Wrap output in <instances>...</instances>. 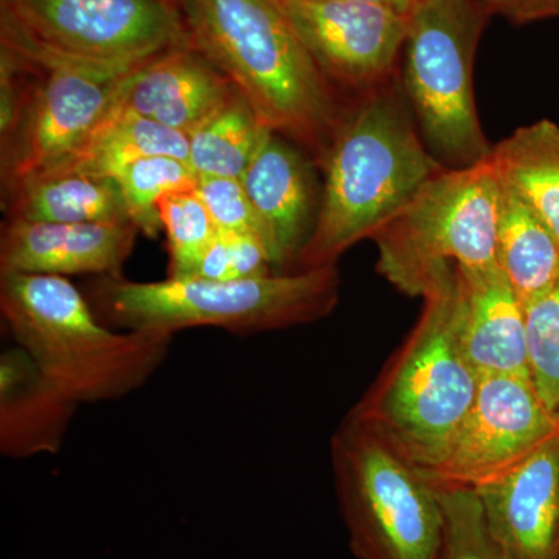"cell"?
I'll use <instances>...</instances> for the list:
<instances>
[{
  "label": "cell",
  "instance_id": "6da1fadb",
  "mask_svg": "<svg viewBox=\"0 0 559 559\" xmlns=\"http://www.w3.org/2000/svg\"><path fill=\"white\" fill-rule=\"evenodd\" d=\"M193 47L261 123L322 168L352 102L320 72L274 0H178Z\"/></svg>",
  "mask_w": 559,
  "mask_h": 559
},
{
  "label": "cell",
  "instance_id": "7a4b0ae2",
  "mask_svg": "<svg viewBox=\"0 0 559 559\" xmlns=\"http://www.w3.org/2000/svg\"><path fill=\"white\" fill-rule=\"evenodd\" d=\"M443 168L419 135L401 81L355 98L320 168L325 182L314 231L296 261L300 271L336 264L373 238Z\"/></svg>",
  "mask_w": 559,
  "mask_h": 559
},
{
  "label": "cell",
  "instance_id": "3957f363",
  "mask_svg": "<svg viewBox=\"0 0 559 559\" xmlns=\"http://www.w3.org/2000/svg\"><path fill=\"white\" fill-rule=\"evenodd\" d=\"M0 312L17 347L76 406L120 400L142 388L167 359L175 336L108 329L61 275L0 272Z\"/></svg>",
  "mask_w": 559,
  "mask_h": 559
},
{
  "label": "cell",
  "instance_id": "277c9868",
  "mask_svg": "<svg viewBox=\"0 0 559 559\" xmlns=\"http://www.w3.org/2000/svg\"><path fill=\"white\" fill-rule=\"evenodd\" d=\"M340 296L336 264L293 274L207 280L168 277L131 282L120 274L92 283L90 304L100 322L121 330L215 326L240 336L312 322L330 314Z\"/></svg>",
  "mask_w": 559,
  "mask_h": 559
},
{
  "label": "cell",
  "instance_id": "5b68a950",
  "mask_svg": "<svg viewBox=\"0 0 559 559\" xmlns=\"http://www.w3.org/2000/svg\"><path fill=\"white\" fill-rule=\"evenodd\" d=\"M500 179L489 157L443 168L374 234L378 271L409 296L450 289L460 274L496 270Z\"/></svg>",
  "mask_w": 559,
  "mask_h": 559
},
{
  "label": "cell",
  "instance_id": "8992f818",
  "mask_svg": "<svg viewBox=\"0 0 559 559\" xmlns=\"http://www.w3.org/2000/svg\"><path fill=\"white\" fill-rule=\"evenodd\" d=\"M491 16L484 0H415L409 13L401 86L426 148L450 170L491 154L474 100V62Z\"/></svg>",
  "mask_w": 559,
  "mask_h": 559
},
{
  "label": "cell",
  "instance_id": "52a82bcc",
  "mask_svg": "<svg viewBox=\"0 0 559 559\" xmlns=\"http://www.w3.org/2000/svg\"><path fill=\"white\" fill-rule=\"evenodd\" d=\"M187 44L175 0H0V49L36 68L135 66Z\"/></svg>",
  "mask_w": 559,
  "mask_h": 559
},
{
  "label": "cell",
  "instance_id": "ba28073f",
  "mask_svg": "<svg viewBox=\"0 0 559 559\" xmlns=\"http://www.w3.org/2000/svg\"><path fill=\"white\" fill-rule=\"evenodd\" d=\"M417 334L382 400L381 419L401 455L419 473L437 468L476 400L479 374L460 345L463 290L430 296Z\"/></svg>",
  "mask_w": 559,
  "mask_h": 559
},
{
  "label": "cell",
  "instance_id": "9c48e42d",
  "mask_svg": "<svg viewBox=\"0 0 559 559\" xmlns=\"http://www.w3.org/2000/svg\"><path fill=\"white\" fill-rule=\"evenodd\" d=\"M342 507L359 559H439L443 510L437 489L373 437L340 444Z\"/></svg>",
  "mask_w": 559,
  "mask_h": 559
},
{
  "label": "cell",
  "instance_id": "30bf717a",
  "mask_svg": "<svg viewBox=\"0 0 559 559\" xmlns=\"http://www.w3.org/2000/svg\"><path fill=\"white\" fill-rule=\"evenodd\" d=\"M25 64L31 76L24 97L0 131L2 197L64 165L106 116L124 79L142 66Z\"/></svg>",
  "mask_w": 559,
  "mask_h": 559
},
{
  "label": "cell",
  "instance_id": "8fae6325",
  "mask_svg": "<svg viewBox=\"0 0 559 559\" xmlns=\"http://www.w3.org/2000/svg\"><path fill=\"white\" fill-rule=\"evenodd\" d=\"M297 38L349 102L395 79L409 14L347 0H274Z\"/></svg>",
  "mask_w": 559,
  "mask_h": 559
},
{
  "label": "cell",
  "instance_id": "7c38bea8",
  "mask_svg": "<svg viewBox=\"0 0 559 559\" xmlns=\"http://www.w3.org/2000/svg\"><path fill=\"white\" fill-rule=\"evenodd\" d=\"M559 433L530 378L481 377L476 400L447 457L418 473L432 487H476L520 463Z\"/></svg>",
  "mask_w": 559,
  "mask_h": 559
},
{
  "label": "cell",
  "instance_id": "4fadbf2b",
  "mask_svg": "<svg viewBox=\"0 0 559 559\" xmlns=\"http://www.w3.org/2000/svg\"><path fill=\"white\" fill-rule=\"evenodd\" d=\"M473 488L507 559H559V433Z\"/></svg>",
  "mask_w": 559,
  "mask_h": 559
},
{
  "label": "cell",
  "instance_id": "5bb4252c",
  "mask_svg": "<svg viewBox=\"0 0 559 559\" xmlns=\"http://www.w3.org/2000/svg\"><path fill=\"white\" fill-rule=\"evenodd\" d=\"M314 168L299 146L271 132L242 175L272 267L297 261L314 231L322 194Z\"/></svg>",
  "mask_w": 559,
  "mask_h": 559
},
{
  "label": "cell",
  "instance_id": "9a60e30c",
  "mask_svg": "<svg viewBox=\"0 0 559 559\" xmlns=\"http://www.w3.org/2000/svg\"><path fill=\"white\" fill-rule=\"evenodd\" d=\"M140 229L128 223L3 221L0 272L76 275L120 274Z\"/></svg>",
  "mask_w": 559,
  "mask_h": 559
},
{
  "label": "cell",
  "instance_id": "2e32d148",
  "mask_svg": "<svg viewBox=\"0 0 559 559\" xmlns=\"http://www.w3.org/2000/svg\"><path fill=\"white\" fill-rule=\"evenodd\" d=\"M234 84L193 44L176 47L132 70L117 105L189 135L237 94Z\"/></svg>",
  "mask_w": 559,
  "mask_h": 559
},
{
  "label": "cell",
  "instance_id": "e0dca14e",
  "mask_svg": "<svg viewBox=\"0 0 559 559\" xmlns=\"http://www.w3.org/2000/svg\"><path fill=\"white\" fill-rule=\"evenodd\" d=\"M463 290L460 345L481 377L530 378L525 312L499 267L460 274Z\"/></svg>",
  "mask_w": 559,
  "mask_h": 559
},
{
  "label": "cell",
  "instance_id": "ac0fdd59",
  "mask_svg": "<svg viewBox=\"0 0 559 559\" xmlns=\"http://www.w3.org/2000/svg\"><path fill=\"white\" fill-rule=\"evenodd\" d=\"M76 404L57 392L24 348L0 358V450L13 459L60 451Z\"/></svg>",
  "mask_w": 559,
  "mask_h": 559
},
{
  "label": "cell",
  "instance_id": "d6986e66",
  "mask_svg": "<svg viewBox=\"0 0 559 559\" xmlns=\"http://www.w3.org/2000/svg\"><path fill=\"white\" fill-rule=\"evenodd\" d=\"M2 202L5 221L69 224L132 221L116 179L81 173L31 180L3 194Z\"/></svg>",
  "mask_w": 559,
  "mask_h": 559
},
{
  "label": "cell",
  "instance_id": "ffe728a7",
  "mask_svg": "<svg viewBox=\"0 0 559 559\" xmlns=\"http://www.w3.org/2000/svg\"><path fill=\"white\" fill-rule=\"evenodd\" d=\"M500 186L496 259L522 307H527L558 283L559 242L516 191Z\"/></svg>",
  "mask_w": 559,
  "mask_h": 559
},
{
  "label": "cell",
  "instance_id": "44dd1931",
  "mask_svg": "<svg viewBox=\"0 0 559 559\" xmlns=\"http://www.w3.org/2000/svg\"><path fill=\"white\" fill-rule=\"evenodd\" d=\"M154 156H170L189 162V138L183 132L121 108L114 100L83 146L58 170L46 176L81 173L114 179L121 168L132 162Z\"/></svg>",
  "mask_w": 559,
  "mask_h": 559
},
{
  "label": "cell",
  "instance_id": "7402d4cb",
  "mask_svg": "<svg viewBox=\"0 0 559 559\" xmlns=\"http://www.w3.org/2000/svg\"><path fill=\"white\" fill-rule=\"evenodd\" d=\"M500 182L535 210L559 242V124L539 120L492 146Z\"/></svg>",
  "mask_w": 559,
  "mask_h": 559
},
{
  "label": "cell",
  "instance_id": "603a6c76",
  "mask_svg": "<svg viewBox=\"0 0 559 559\" xmlns=\"http://www.w3.org/2000/svg\"><path fill=\"white\" fill-rule=\"evenodd\" d=\"M271 132L237 92L227 105L187 135L190 165L198 176L241 179Z\"/></svg>",
  "mask_w": 559,
  "mask_h": 559
},
{
  "label": "cell",
  "instance_id": "cb8c5ba5",
  "mask_svg": "<svg viewBox=\"0 0 559 559\" xmlns=\"http://www.w3.org/2000/svg\"><path fill=\"white\" fill-rule=\"evenodd\" d=\"M114 179L119 183L131 218L146 237L162 229L157 202L167 194L197 190L200 176L189 162L170 156L145 157L121 168Z\"/></svg>",
  "mask_w": 559,
  "mask_h": 559
},
{
  "label": "cell",
  "instance_id": "d4e9b609",
  "mask_svg": "<svg viewBox=\"0 0 559 559\" xmlns=\"http://www.w3.org/2000/svg\"><path fill=\"white\" fill-rule=\"evenodd\" d=\"M443 510L439 559H507L489 532L484 507L473 487H433Z\"/></svg>",
  "mask_w": 559,
  "mask_h": 559
},
{
  "label": "cell",
  "instance_id": "484cf974",
  "mask_svg": "<svg viewBox=\"0 0 559 559\" xmlns=\"http://www.w3.org/2000/svg\"><path fill=\"white\" fill-rule=\"evenodd\" d=\"M157 212L167 231L168 277H191L218 229L194 190L167 194L157 202Z\"/></svg>",
  "mask_w": 559,
  "mask_h": 559
},
{
  "label": "cell",
  "instance_id": "4316f807",
  "mask_svg": "<svg viewBox=\"0 0 559 559\" xmlns=\"http://www.w3.org/2000/svg\"><path fill=\"white\" fill-rule=\"evenodd\" d=\"M524 312L530 380L544 406L559 417V280Z\"/></svg>",
  "mask_w": 559,
  "mask_h": 559
},
{
  "label": "cell",
  "instance_id": "83f0119b",
  "mask_svg": "<svg viewBox=\"0 0 559 559\" xmlns=\"http://www.w3.org/2000/svg\"><path fill=\"white\" fill-rule=\"evenodd\" d=\"M194 191L218 231L253 234L261 238L259 221L241 179L200 176Z\"/></svg>",
  "mask_w": 559,
  "mask_h": 559
},
{
  "label": "cell",
  "instance_id": "f1b7e54d",
  "mask_svg": "<svg viewBox=\"0 0 559 559\" xmlns=\"http://www.w3.org/2000/svg\"><path fill=\"white\" fill-rule=\"evenodd\" d=\"M226 237L230 248L231 280L274 274L270 253L259 235L226 234Z\"/></svg>",
  "mask_w": 559,
  "mask_h": 559
},
{
  "label": "cell",
  "instance_id": "f546056e",
  "mask_svg": "<svg viewBox=\"0 0 559 559\" xmlns=\"http://www.w3.org/2000/svg\"><path fill=\"white\" fill-rule=\"evenodd\" d=\"M489 13L525 25L559 16V0H484Z\"/></svg>",
  "mask_w": 559,
  "mask_h": 559
},
{
  "label": "cell",
  "instance_id": "4dcf8cb0",
  "mask_svg": "<svg viewBox=\"0 0 559 559\" xmlns=\"http://www.w3.org/2000/svg\"><path fill=\"white\" fill-rule=\"evenodd\" d=\"M191 277L207 280H231V260L229 240L226 234L218 231L202 253L197 271Z\"/></svg>",
  "mask_w": 559,
  "mask_h": 559
},
{
  "label": "cell",
  "instance_id": "1f68e13d",
  "mask_svg": "<svg viewBox=\"0 0 559 559\" xmlns=\"http://www.w3.org/2000/svg\"><path fill=\"white\" fill-rule=\"evenodd\" d=\"M347 2L378 3V5L390 7V9L409 14L415 0H347Z\"/></svg>",
  "mask_w": 559,
  "mask_h": 559
},
{
  "label": "cell",
  "instance_id": "d6a6232c",
  "mask_svg": "<svg viewBox=\"0 0 559 559\" xmlns=\"http://www.w3.org/2000/svg\"><path fill=\"white\" fill-rule=\"evenodd\" d=\"M176 3H178V0H175Z\"/></svg>",
  "mask_w": 559,
  "mask_h": 559
}]
</instances>
